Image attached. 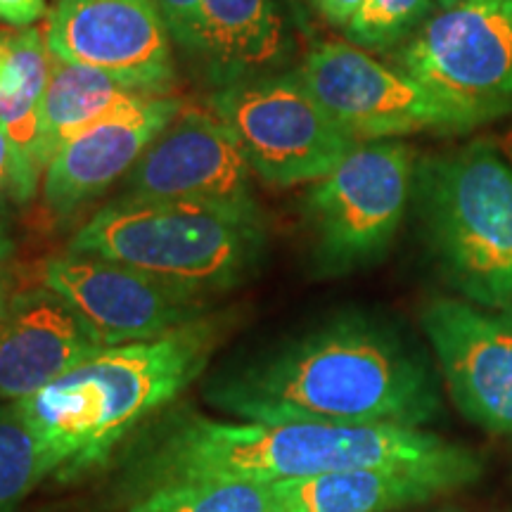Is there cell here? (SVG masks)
I'll return each instance as SVG.
<instances>
[{"label":"cell","instance_id":"obj_13","mask_svg":"<svg viewBox=\"0 0 512 512\" xmlns=\"http://www.w3.org/2000/svg\"><path fill=\"white\" fill-rule=\"evenodd\" d=\"M252 176L233 133L216 112L183 102L176 119L124 178L121 195L259 207Z\"/></svg>","mask_w":512,"mask_h":512},{"label":"cell","instance_id":"obj_15","mask_svg":"<svg viewBox=\"0 0 512 512\" xmlns=\"http://www.w3.org/2000/svg\"><path fill=\"white\" fill-rule=\"evenodd\" d=\"M107 349L46 285L17 292L0 318V401H22Z\"/></svg>","mask_w":512,"mask_h":512},{"label":"cell","instance_id":"obj_18","mask_svg":"<svg viewBox=\"0 0 512 512\" xmlns=\"http://www.w3.org/2000/svg\"><path fill=\"white\" fill-rule=\"evenodd\" d=\"M50 79V53L43 27L0 31V128L17 155L38 176L43 159L41 107Z\"/></svg>","mask_w":512,"mask_h":512},{"label":"cell","instance_id":"obj_23","mask_svg":"<svg viewBox=\"0 0 512 512\" xmlns=\"http://www.w3.org/2000/svg\"><path fill=\"white\" fill-rule=\"evenodd\" d=\"M38 183L41 176L24 164L0 128V216L8 219L12 211L34 200Z\"/></svg>","mask_w":512,"mask_h":512},{"label":"cell","instance_id":"obj_25","mask_svg":"<svg viewBox=\"0 0 512 512\" xmlns=\"http://www.w3.org/2000/svg\"><path fill=\"white\" fill-rule=\"evenodd\" d=\"M46 12V0H0V22L8 27H34Z\"/></svg>","mask_w":512,"mask_h":512},{"label":"cell","instance_id":"obj_20","mask_svg":"<svg viewBox=\"0 0 512 512\" xmlns=\"http://www.w3.org/2000/svg\"><path fill=\"white\" fill-rule=\"evenodd\" d=\"M131 512H280L271 484L259 482H174L145 491Z\"/></svg>","mask_w":512,"mask_h":512},{"label":"cell","instance_id":"obj_16","mask_svg":"<svg viewBox=\"0 0 512 512\" xmlns=\"http://www.w3.org/2000/svg\"><path fill=\"white\" fill-rule=\"evenodd\" d=\"M458 486V479L441 472L363 467L271 482V491L280 512H394Z\"/></svg>","mask_w":512,"mask_h":512},{"label":"cell","instance_id":"obj_28","mask_svg":"<svg viewBox=\"0 0 512 512\" xmlns=\"http://www.w3.org/2000/svg\"><path fill=\"white\" fill-rule=\"evenodd\" d=\"M15 294L17 292H15V285H12L10 273L5 271V268H0V318L5 316V311H8V306Z\"/></svg>","mask_w":512,"mask_h":512},{"label":"cell","instance_id":"obj_5","mask_svg":"<svg viewBox=\"0 0 512 512\" xmlns=\"http://www.w3.org/2000/svg\"><path fill=\"white\" fill-rule=\"evenodd\" d=\"M413 197L427 245L467 302L512 311V171L477 140L415 166Z\"/></svg>","mask_w":512,"mask_h":512},{"label":"cell","instance_id":"obj_27","mask_svg":"<svg viewBox=\"0 0 512 512\" xmlns=\"http://www.w3.org/2000/svg\"><path fill=\"white\" fill-rule=\"evenodd\" d=\"M12 254H15V240H12L8 223L0 216V268H5V264L12 259Z\"/></svg>","mask_w":512,"mask_h":512},{"label":"cell","instance_id":"obj_10","mask_svg":"<svg viewBox=\"0 0 512 512\" xmlns=\"http://www.w3.org/2000/svg\"><path fill=\"white\" fill-rule=\"evenodd\" d=\"M41 280L91 325L105 347L162 337L209 313L207 299L100 256H53Z\"/></svg>","mask_w":512,"mask_h":512},{"label":"cell","instance_id":"obj_12","mask_svg":"<svg viewBox=\"0 0 512 512\" xmlns=\"http://www.w3.org/2000/svg\"><path fill=\"white\" fill-rule=\"evenodd\" d=\"M420 320L458 411L486 432L512 437V311L434 299Z\"/></svg>","mask_w":512,"mask_h":512},{"label":"cell","instance_id":"obj_19","mask_svg":"<svg viewBox=\"0 0 512 512\" xmlns=\"http://www.w3.org/2000/svg\"><path fill=\"white\" fill-rule=\"evenodd\" d=\"M152 95L128 88L102 69L64 62L50 55V79L43 95V159L46 166L64 143L114 114L131 110Z\"/></svg>","mask_w":512,"mask_h":512},{"label":"cell","instance_id":"obj_24","mask_svg":"<svg viewBox=\"0 0 512 512\" xmlns=\"http://www.w3.org/2000/svg\"><path fill=\"white\" fill-rule=\"evenodd\" d=\"M155 3L169 27L171 38L188 53H195L202 0H155Z\"/></svg>","mask_w":512,"mask_h":512},{"label":"cell","instance_id":"obj_14","mask_svg":"<svg viewBox=\"0 0 512 512\" xmlns=\"http://www.w3.org/2000/svg\"><path fill=\"white\" fill-rule=\"evenodd\" d=\"M181 107L183 100L152 95L64 143L43 174L46 209L57 219H67L105 195L119 178L131 174Z\"/></svg>","mask_w":512,"mask_h":512},{"label":"cell","instance_id":"obj_4","mask_svg":"<svg viewBox=\"0 0 512 512\" xmlns=\"http://www.w3.org/2000/svg\"><path fill=\"white\" fill-rule=\"evenodd\" d=\"M264 249L259 207L119 195L76 230L67 252L138 268L211 302L247 283Z\"/></svg>","mask_w":512,"mask_h":512},{"label":"cell","instance_id":"obj_11","mask_svg":"<svg viewBox=\"0 0 512 512\" xmlns=\"http://www.w3.org/2000/svg\"><path fill=\"white\" fill-rule=\"evenodd\" d=\"M43 31L57 60L102 69L140 93L164 95L176 76L155 0H57Z\"/></svg>","mask_w":512,"mask_h":512},{"label":"cell","instance_id":"obj_30","mask_svg":"<svg viewBox=\"0 0 512 512\" xmlns=\"http://www.w3.org/2000/svg\"><path fill=\"white\" fill-rule=\"evenodd\" d=\"M434 512H460V510H453V508H441V510H434Z\"/></svg>","mask_w":512,"mask_h":512},{"label":"cell","instance_id":"obj_9","mask_svg":"<svg viewBox=\"0 0 512 512\" xmlns=\"http://www.w3.org/2000/svg\"><path fill=\"white\" fill-rule=\"evenodd\" d=\"M406 74L498 117L512 110V0L439 10L396 53Z\"/></svg>","mask_w":512,"mask_h":512},{"label":"cell","instance_id":"obj_26","mask_svg":"<svg viewBox=\"0 0 512 512\" xmlns=\"http://www.w3.org/2000/svg\"><path fill=\"white\" fill-rule=\"evenodd\" d=\"M366 0H313L316 10L325 22L332 24V27L347 29V24L356 17V12L361 10V5Z\"/></svg>","mask_w":512,"mask_h":512},{"label":"cell","instance_id":"obj_17","mask_svg":"<svg viewBox=\"0 0 512 512\" xmlns=\"http://www.w3.org/2000/svg\"><path fill=\"white\" fill-rule=\"evenodd\" d=\"M285 29L278 0H202L195 53L228 83L275 62Z\"/></svg>","mask_w":512,"mask_h":512},{"label":"cell","instance_id":"obj_29","mask_svg":"<svg viewBox=\"0 0 512 512\" xmlns=\"http://www.w3.org/2000/svg\"><path fill=\"white\" fill-rule=\"evenodd\" d=\"M437 3V10H446V8H453V5L463 3V0H434Z\"/></svg>","mask_w":512,"mask_h":512},{"label":"cell","instance_id":"obj_8","mask_svg":"<svg viewBox=\"0 0 512 512\" xmlns=\"http://www.w3.org/2000/svg\"><path fill=\"white\" fill-rule=\"evenodd\" d=\"M413 150L394 140L361 143L311 185L304 214L316 261L328 273L368 266L387 252L413 197Z\"/></svg>","mask_w":512,"mask_h":512},{"label":"cell","instance_id":"obj_6","mask_svg":"<svg viewBox=\"0 0 512 512\" xmlns=\"http://www.w3.org/2000/svg\"><path fill=\"white\" fill-rule=\"evenodd\" d=\"M297 74L358 145L420 131H470L498 117L342 41L313 48Z\"/></svg>","mask_w":512,"mask_h":512},{"label":"cell","instance_id":"obj_3","mask_svg":"<svg viewBox=\"0 0 512 512\" xmlns=\"http://www.w3.org/2000/svg\"><path fill=\"white\" fill-rule=\"evenodd\" d=\"M233 320L209 311L162 337L107 347L19 401L41 441L48 479L74 482L105 465L207 370Z\"/></svg>","mask_w":512,"mask_h":512},{"label":"cell","instance_id":"obj_22","mask_svg":"<svg viewBox=\"0 0 512 512\" xmlns=\"http://www.w3.org/2000/svg\"><path fill=\"white\" fill-rule=\"evenodd\" d=\"M434 10V0H366L344 34L356 48L389 50L413 36Z\"/></svg>","mask_w":512,"mask_h":512},{"label":"cell","instance_id":"obj_1","mask_svg":"<svg viewBox=\"0 0 512 512\" xmlns=\"http://www.w3.org/2000/svg\"><path fill=\"white\" fill-rule=\"evenodd\" d=\"M211 406L249 422L420 427L439 411L425 356L392 325L337 316L228 366L204 389Z\"/></svg>","mask_w":512,"mask_h":512},{"label":"cell","instance_id":"obj_2","mask_svg":"<svg viewBox=\"0 0 512 512\" xmlns=\"http://www.w3.org/2000/svg\"><path fill=\"white\" fill-rule=\"evenodd\" d=\"M128 475L140 491L174 482H285L363 467L430 470L470 484L482 460L465 446L399 425L325 422H216L195 413L159 420L128 451Z\"/></svg>","mask_w":512,"mask_h":512},{"label":"cell","instance_id":"obj_7","mask_svg":"<svg viewBox=\"0 0 512 512\" xmlns=\"http://www.w3.org/2000/svg\"><path fill=\"white\" fill-rule=\"evenodd\" d=\"M254 176L290 188L316 183L358 145L294 76H247L211 98Z\"/></svg>","mask_w":512,"mask_h":512},{"label":"cell","instance_id":"obj_21","mask_svg":"<svg viewBox=\"0 0 512 512\" xmlns=\"http://www.w3.org/2000/svg\"><path fill=\"white\" fill-rule=\"evenodd\" d=\"M46 458L19 401L0 403V512H15L46 482Z\"/></svg>","mask_w":512,"mask_h":512}]
</instances>
